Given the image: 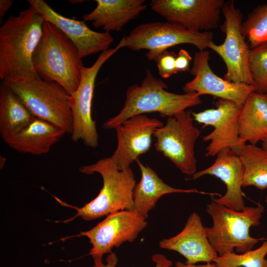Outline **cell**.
<instances>
[{"instance_id":"obj_22","label":"cell","mask_w":267,"mask_h":267,"mask_svg":"<svg viewBox=\"0 0 267 267\" xmlns=\"http://www.w3.org/2000/svg\"><path fill=\"white\" fill-rule=\"evenodd\" d=\"M240 140L256 145L267 137V93L254 91L242 106L239 118Z\"/></svg>"},{"instance_id":"obj_11","label":"cell","mask_w":267,"mask_h":267,"mask_svg":"<svg viewBox=\"0 0 267 267\" xmlns=\"http://www.w3.org/2000/svg\"><path fill=\"white\" fill-rule=\"evenodd\" d=\"M147 225L146 219L134 211L122 210L108 215L93 228L74 236L87 237L92 246L89 254L93 259H102L113 248L134 242Z\"/></svg>"},{"instance_id":"obj_29","label":"cell","mask_w":267,"mask_h":267,"mask_svg":"<svg viewBox=\"0 0 267 267\" xmlns=\"http://www.w3.org/2000/svg\"><path fill=\"white\" fill-rule=\"evenodd\" d=\"M151 259L155 263L154 267H171L173 265L171 260L161 254H154ZM118 261L116 255L112 252L107 256L106 264L103 263L102 259H94L93 265L92 267H116Z\"/></svg>"},{"instance_id":"obj_25","label":"cell","mask_w":267,"mask_h":267,"mask_svg":"<svg viewBox=\"0 0 267 267\" xmlns=\"http://www.w3.org/2000/svg\"><path fill=\"white\" fill-rule=\"evenodd\" d=\"M241 32L250 49L267 44V3L254 8L242 22Z\"/></svg>"},{"instance_id":"obj_7","label":"cell","mask_w":267,"mask_h":267,"mask_svg":"<svg viewBox=\"0 0 267 267\" xmlns=\"http://www.w3.org/2000/svg\"><path fill=\"white\" fill-rule=\"evenodd\" d=\"M213 33L194 32L181 26L166 22H152L140 24L128 35L124 36L116 45L138 51L147 49L146 56L155 62L162 53L170 47L181 44H190L199 50L209 48L213 41Z\"/></svg>"},{"instance_id":"obj_21","label":"cell","mask_w":267,"mask_h":267,"mask_svg":"<svg viewBox=\"0 0 267 267\" xmlns=\"http://www.w3.org/2000/svg\"><path fill=\"white\" fill-rule=\"evenodd\" d=\"M96 6L83 16L95 28L105 32L120 31L124 26L145 10L144 0H96Z\"/></svg>"},{"instance_id":"obj_33","label":"cell","mask_w":267,"mask_h":267,"mask_svg":"<svg viewBox=\"0 0 267 267\" xmlns=\"http://www.w3.org/2000/svg\"><path fill=\"white\" fill-rule=\"evenodd\" d=\"M262 147L267 150V137L262 141Z\"/></svg>"},{"instance_id":"obj_31","label":"cell","mask_w":267,"mask_h":267,"mask_svg":"<svg viewBox=\"0 0 267 267\" xmlns=\"http://www.w3.org/2000/svg\"><path fill=\"white\" fill-rule=\"evenodd\" d=\"M13 1L12 0H0V22L2 21V18L12 5Z\"/></svg>"},{"instance_id":"obj_8","label":"cell","mask_w":267,"mask_h":267,"mask_svg":"<svg viewBox=\"0 0 267 267\" xmlns=\"http://www.w3.org/2000/svg\"><path fill=\"white\" fill-rule=\"evenodd\" d=\"M221 26L225 39L221 44L211 43L209 48L217 53L226 67L223 79L228 82L254 85L250 68L251 49L241 32L242 14L234 0L225 1Z\"/></svg>"},{"instance_id":"obj_10","label":"cell","mask_w":267,"mask_h":267,"mask_svg":"<svg viewBox=\"0 0 267 267\" xmlns=\"http://www.w3.org/2000/svg\"><path fill=\"white\" fill-rule=\"evenodd\" d=\"M118 50L116 46L100 53L91 66H84L82 69L79 85L70 97L73 117L71 138L74 142L81 140L85 145L91 148H95L98 144L96 124L91 116L95 79L104 63Z\"/></svg>"},{"instance_id":"obj_14","label":"cell","mask_w":267,"mask_h":267,"mask_svg":"<svg viewBox=\"0 0 267 267\" xmlns=\"http://www.w3.org/2000/svg\"><path fill=\"white\" fill-rule=\"evenodd\" d=\"M163 123L159 120L143 115L134 116L126 120L115 129L117 145L111 162L120 171L129 169L140 155L150 148L152 137Z\"/></svg>"},{"instance_id":"obj_19","label":"cell","mask_w":267,"mask_h":267,"mask_svg":"<svg viewBox=\"0 0 267 267\" xmlns=\"http://www.w3.org/2000/svg\"><path fill=\"white\" fill-rule=\"evenodd\" d=\"M66 134L52 123L35 117L23 129L4 141L17 152L37 155L47 153Z\"/></svg>"},{"instance_id":"obj_3","label":"cell","mask_w":267,"mask_h":267,"mask_svg":"<svg viewBox=\"0 0 267 267\" xmlns=\"http://www.w3.org/2000/svg\"><path fill=\"white\" fill-rule=\"evenodd\" d=\"M42 37L32 56L41 78L57 83L71 94L78 88L84 66L78 49L58 28L44 21Z\"/></svg>"},{"instance_id":"obj_16","label":"cell","mask_w":267,"mask_h":267,"mask_svg":"<svg viewBox=\"0 0 267 267\" xmlns=\"http://www.w3.org/2000/svg\"><path fill=\"white\" fill-rule=\"evenodd\" d=\"M45 21L58 28L75 45L80 57L102 52L109 49L114 39L109 32L90 29L84 21L70 19L56 12L43 0H28Z\"/></svg>"},{"instance_id":"obj_18","label":"cell","mask_w":267,"mask_h":267,"mask_svg":"<svg viewBox=\"0 0 267 267\" xmlns=\"http://www.w3.org/2000/svg\"><path fill=\"white\" fill-rule=\"evenodd\" d=\"M160 248L174 251L186 259V264L212 263L218 254L211 244L199 215L192 213L183 229L176 235L160 241Z\"/></svg>"},{"instance_id":"obj_28","label":"cell","mask_w":267,"mask_h":267,"mask_svg":"<svg viewBox=\"0 0 267 267\" xmlns=\"http://www.w3.org/2000/svg\"><path fill=\"white\" fill-rule=\"evenodd\" d=\"M177 54L173 51H165L155 61L158 69L159 74L167 79L178 72L176 67Z\"/></svg>"},{"instance_id":"obj_36","label":"cell","mask_w":267,"mask_h":267,"mask_svg":"<svg viewBox=\"0 0 267 267\" xmlns=\"http://www.w3.org/2000/svg\"></svg>"},{"instance_id":"obj_6","label":"cell","mask_w":267,"mask_h":267,"mask_svg":"<svg viewBox=\"0 0 267 267\" xmlns=\"http://www.w3.org/2000/svg\"><path fill=\"white\" fill-rule=\"evenodd\" d=\"M206 210L213 220L211 227H205L208 238L218 256L233 252L251 250L260 240L266 238L253 237L250 229L260 223L264 211L263 206L245 207L240 211L227 208L213 201Z\"/></svg>"},{"instance_id":"obj_35","label":"cell","mask_w":267,"mask_h":267,"mask_svg":"<svg viewBox=\"0 0 267 267\" xmlns=\"http://www.w3.org/2000/svg\"><path fill=\"white\" fill-rule=\"evenodd\" d=\"M265 201H266V202L267 203V196L266 197Z\"/></svg>"},{"instance_id":"obj_15","label":"cell","mask_w":267,"mask_h":267,"mask_svg":"<svg viewBox=\"0 0 267 267\" xmlns=\"http://www.w3.org/2000/svg\"><path fill=\"white\" fill-rule=\"evenodd\" d=\"M209 55L207 50H199L194 53L190 70L194 77L184 85L183 91L195 92L200 96L211 95L242 106L250 93L256 91V87L228 82L217 75L210 66Z\"/></svg>"},{"instance_id":"obj_9","label":"cell","mask_w":267,"mask_h":267,"mask_svg":"<svg viewBox=\"0 0 267 267\" xmlns=\"http://www.w3.org/2000/svg\"><path fill=\"white\" fill-rule=\"evenodd\" d=\"M189 111H183L167 118L165 125L156 130V149L161 152L185 175L192 176L196 172L195 143L200 134L193 124Z\"/></svg>"},{"instance_id":"obj_4","label":"cell","mask_w":267,"mask_h":267,"mask_svg":"<svg viewBox=\"0 0 267 267\" xmlns=\"http://www.w3.org/2000/svg\"><path fill=\"white\" fill-rule=\"evenodd\" d=\"M2 82L20 98L35 117L64 130L73 132L70 94L56 82L44 80L38 75L8 78Z\"/></svg>"},{"instance_id":"obj_24","label":"cell","mask_w":267,"mask_h":267,"mask_svg":"<svg viewBox=\"0 0 267 267\" xmlns=\"http://www.w3.org/2000/svg\"><path fill=\"white\" fill-rule=\"evenodd\" d=\"M240 159L244 168L243 187L267 188V150L256 145L241 142L232 149Z\"/></svg>"},{"instance_id":"obj_27","label":"cell","mask_w":267,"mask_h":267,"mask_svg":"<svg viewBox=\"0 0 267 267\" xmlns=\"http://www.w3.org/2000/svg\"><path fill=\"white\" fill-rule=\"evenodd\" d=\"M250 68L257 92H267V44L251 49Z\"/></svg>"},{"instance_id":"obj_23","label":"cell","mask_w":267,"mask_h":267,"mask_svg":"<svg viewBox=\"0 0 267 267\" xmlns=\"http://www.w3.org/2000/svg\"><path fill=\"white\" fill-rule=\"evenodd\" d=\"M35 117L4 83L0 86V133L4 140L26 127Z\"/></svg>"},{"instance_id":"obj_20","label":"cell","mask_w":267,"mask_h":267,"mask_svg":"<svg viewBox=\"0 0 267 267\" xmlns=\"http://www.w3.org/2000/svg\"><path fill=\"white\" fill-rule=\"evenodd\" d=\"M141 172V178L133 190V210L146 219L149 212L155 206L163 195L173 193H197L220 196L196 189H183L173 187L166 183L150 167L144 165L139 159L136 161Z\"/></svg>"},{"instance_id":"obj_17","label":"cell","mask_w":267,"mask_h":267,"mask_svg":"<svg viewBox=\"0 0 267 267\" xmlns=\"http://www.w3.org/2000/svg\"><path fill=\"white\" fill-rule=\"evenodd\" d=\"M214 163L210 167L196 172L187 180H195L205 175H211L220 178L226 185L224 195L212 201L230 209L240 211L245 206L242 191L244 168L239 156L230 148L221 150L216 155Z\"/></svg>"},{"instance_id":"obj_13","label":"cell","mask_w":267,"mask_h":267,"mask_svg":"<svg viewBox=\"0 0 267 267\" xmlns=\"http://www.w3.org/2000/svg\"><path fill=\"white\" fill-rule=\"evenodd\" d=\"M215 108L199 112H191L193 120L203 127L211 126L213 131L203 136V140L209 142L205 156H216L225 148L234 149L242 142L239 134V118L242 106L229 100L219 99Z\"/></svg>"},{"instance_id":"obj_5","label":"cell","mask_w":267,"mask_h":267,"mask_svg":"<svg viewBox=\"0 0 267 267\" xmlns=\"http://www.w3.org/2000/svg\"><path fill=\"white\" fill-rule=\"evenodd\" d=\"M79 170L87 175L99 174L103 179V186L93 200L81 208L73 207L77 211L76 214L63 222H68L78 217L89 221L117 211L133 210V190L136 181L131 168L120 171L110 157H107L83 166Z\"/></svg>"},{"instance_id":"obj_30","label":"cell","mask_w":267,"mask_h":267,"mask_svg":"<svg viewBox=\"0 0 267 267\" xmlns=\"http://www.w3.org/2000/svg\"><path fill=\"white\" fill-rule=\"evenodd\" d=\"M192 58L187 51L180 49L177 54L176 67L178 72L190 71V63Z\"/></svg>"},{"instance_id":"obj_32","label":"cell","mask_w":267,"mask_h":267,"mask_svg":"<svg viewBox=\"0 0 267 267\" xmlns=\"http://www.w3.org/2000/svg\"><path fill=\"white\" fill-rule=\"evenodd\" d=\"M176 267H217L216 264L214 263H206L203 265L188 264L182 263L180 261H177L175 263Z\"/></svg>"},{"instance_id":"obj_1","label":"cell","mask_w":267,"mask_h":267,"mask_svg":"<svg viewBox=\"0 0 267 267\" xmlns=\"http://www.w3.org/2000/svg\"><path fill=\"white\" fill-rule=\"evenodd\" d=\"M44 20L31 5L10 15L0 28V79L38 75L33 53L43 33Z\"/></svg>"},{"instance_id":"obj_2","label":"cell","mask_w":267,"mask_h":267,"mask_svg":"<svg viewBox=\"0 0 267 267\" xmlns=\"http://www.w3.org/2000/svg\"><path fill=\"white\" fill-rule=\"evenodd\" d=\"M168 85L147 69L140 85L130 86L124 105L115 116L103 124L105 129H115L132 117L157 112L162 117H170L187 108L200 104V96L195 92L177 94L167 91Z\"/></svg>"},{"instance_id":"obj_34","label":"cell","mask_w":267,"mask_h":267,"mask_svg":"<svg viewBox=\"0 0 267 267\" xmlns=\"http://www.w3.org/2000/svg\"><path fill=\"white\" fill-rule=\"evenodd\" d=\"M0 157L1 158V159L0 158V168H1L4 165V164H5V161H6V159L4 157Z\"/></svg>"},{"instance_id":"obj_26","label":"cell","mask_w":267,"mask_h":267,"mask_svg":"<svg viewBox=\"0 0 267 267\" xmlns=\"http://www.w3.org/2000/svg\"><path fill=\"white\" fill-rule=\"evenodd\" d=\"M267 238L257 249L243 253L230 252L214 260L217 267H267Z\"/></svg>"},{"instance_id":"obj_12","label":"cell","mask_w":267,"mask_h":267,"mask_svg":"<svg viewBox=\"0 0 267 267\" xmlns=\"http://www.w3.org/2000/svg\"><path fill=\"white\" fill-rule=\"evenodd\" d=\"M224 0H152V10L167 21L194 32L218 27Z\"/></svg>"}]
</instances>
